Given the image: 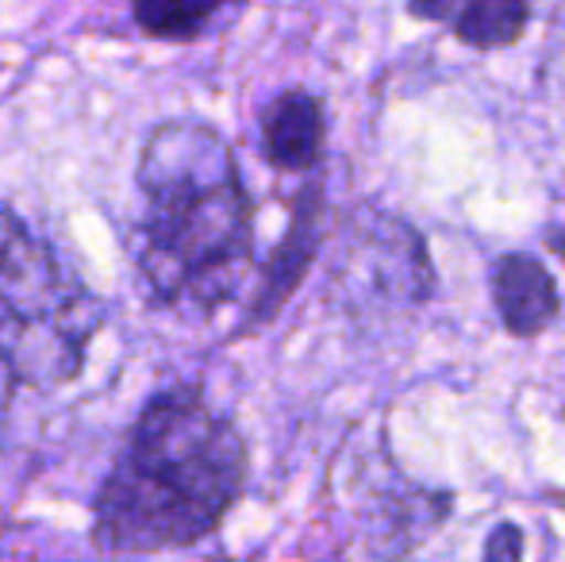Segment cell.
<instances>
[{"instance_id":"1","label":"cell","mask_w":565,"mask_h":562,"mask_svg":"<svg viewBox=\"0 0 565 562\" xmlns=\"http://www.w3.org/2000/svg\"><path fill=\"white\" fill-rule=\"evenodd\" d=\"M250 450L201 385L147 397L93 497V543L113 555H162L209 540L243 501Z\"/></svg>"},{"instance_id":"2","label":"cell","mask_w":565,"mask_h":562,"mask_svg":"<svg viewBox=\"0 0 565 562\" xmlns=\"http://www.w3.org/2000/svg\"><path fill=\"white\" fill-rule=\"evenodd\" d=\"M135 266L150 305L212 316L254 266V197L231 142L204 120H166L135 166Z\"/></svg>"},{"instance_id":"3","label":"cell","mask_w":565,"mask_h":562,"mask_svg":"<svg viewBox=\"0 0 565 562\" xmlns=\"http://www.w3.org/2000/svg\"><path fill=\"white\" fill-rule=\"evenodd\" d=\"M105 300L31 224L0 204V367L15 385L54 393L77 382Z\"/></svg>"},{"instance_id":"4","label":"cell","mask_w":565,"mask_h":562,"mask_svg":"<svg viewBox=\"0 0 565 562\" xmlns=\"http://www.w3.org/2000/svg\"><path fill=\"white\" fill-rule=\"evenodd\" d=\"M354 300H377V308H419L435 293V263L427 240L393 212H377L350 247Z\"/></svg>"},{"instance_id":"5","label":"cell","mask_w":565,"mask_h":562,"mask_svg":"<svg viewBox=\"0 0 565 562\" xmlns=\"http://www.w3.org/2000/svg\"><path fill=\"white\" fill-rule=\"evenodd\" d=\"M323 216H328V193H323L320 178H308V185L300 189V197L292 201L289 212V227H285L281 243L274 247V255L266 258L254 285V297L246 305V316L238 324V336L269 324L289 297L297 293V285L305 282V274L312 271L316 255H320L323 243Z\"/></svg>"},{"instance_id":"6","label":"cell","mask_w":565,"mask_h":562,"mask_svg":"<svg viewBox=\"0 0 565 562\" xmlns=\"http://www.w3.org/2000/svg\"><path fill=\"white\" fill-rule=\"evenodd\" d=\"M454 497L408 481L393 463H388V481L373 494L370 512H365V540L377 559H404L416 543H424L443 520L450 517Z\"/></svg>"},{"instance_id":"7","label":"cell","mask_w":565,"mask_h":562,"mask_svg":"<svg viewBox=\"0 0 565 562\" xmlns=\"http://www.w3.org/2000/svg\"><path fill=\"white\" fill-rule=\"evenodd\" d=\"M492 308L512 339H535L562 316V289L546 263L531 251H504L489 266Z\"/></svg>"},{"instance_id":"8","label":"cell","mask_w":565,"mask_h":562,"mask_svg":"<svg viewBox=\"0 0 565 562\" xmlns=\"http://www.w3.org/2000/svg\"><path fill=\"white\" fill-rule=\"evenodd\" d=\"M258 142L277 173H316L328 150V108L312 89H281L262 108Z\"/></svg>"},{"instance_id":"9","label":"cell","mask_w":565,"mask_h":562,"mask_svg":"<svg viewBox=\"0 0 565 562\" xmlns=\"http://www.w3.org/2000/svg\"><path fill=\"white\" fill-rule=\"evenodd\" d=\"M531 0H454L450 35L469 51H508L527 35Z\"/></svg>"},{"instance_id":"10","label":"cell","mask_w":565,"mask_h":562,"mask_svg":"<svg viewBox=\"0 0 565 562\" xmlns=\"http://www.w3.org/2000/svg\"><path fill=\"white\" fill-rule=\"evenodd\" d=\"M250 0H131V20L158 43H196Z\"/></svg>"},{"instance_id":"11","label":"cell","mask_w":565,"mask_h":562,"mask_svg":"<svg viewBox=\"0 0 565 562\" xmlns=\"http://www.w3.org/2000/svg\"><path fill=\"white\" fill-rule=\"evenodd\" d=\"M520 559H523V532L504 520V524L492 528L481 562H520Z\"/></svg>"}]
</instances>
